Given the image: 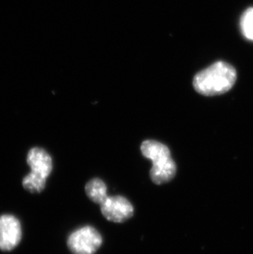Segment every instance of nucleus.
Returning <instances> with one entry per match:
<instances>
[{
  "label": "nucleus",
  "mask_w": 253,
  "mask_h": 254,
  "mask_svg": "<svg viewBox=\"0 0 253 254\" xmlns=\"http://www.w3.org/2000/svg\"><path fill=\"white\" fill-rule=\"evenodd\" d=\"M236 79L235 68L228 63L218 61L195 76L193 86L203 96H218L229 91Z\"/></svg>",
  "instance_id": "1"
},
{
  "label": "nucleus",
  "mask_w": 253,
  "mask_h": 254,
  "mask_svg": "<svg viewBox=\"0 0 253 254\" xmlns=\"http://www.w3.org/2000/svg\"><path fill=\"white\" fill-rule=\"evenodd\" d=\"M240 27L244 36L248 40L253 41V7L244 12L240 21Z\"/></svg>",
  "instance_id": "10"
},
{
  "label": "nucleus",
  "mask_w": 253,
  "mask_h": 254,
  "mask_svg": "<svg viewBox=\"0 0 253 254\" xmlns=\"http://www.w3.org/2000/svg\"><path fill=\"white\" fill-rule=\"evenodd\" d=\"M176 172V164L172 158H170L161 163L152 164L150 177L154 184L160 185L171 181L175 178Z\"/></svg>",
  "instance_id": "7"
},
{
  "label": "nucleus",
  "mask_w": 253,
  "mask_h": 254,
  "mask_svg": "<svg viewBox=\"0 0 253 254\" xmlns=\"http://www.w3.org/2000/svg\"><path fill=\"white\" fill-rule=\"evenodd\" d=\"M86 195L90 200L95 203L101 204L109 196L107 194V186L101 179H92L85 187Z\"/></svg>",
  "instance_id": "8"
},
{
  "label": "nucleus",
  "mask_w": 253,
  "mask_h": 254,
  "mask_svg": "<svg viewBox=\"0 0 253 254\" xmlns=\"http://www.w3.org/2000/svg\"><path fill=\"white\" fill-rule=\"evenodd\" d=\"M27 164L31 173L39 177L47 180L53 170V161L51 155L41 147H33L27 154Z\"/></svg>",
  "instance_id": "5"
},
{
  "label": "nucleus",
  "mask_w": 253,
  "mask_h": 254,
  "mask_svg": "<svg viewBox=\"0 0 253 254\" xmlns=\"http://www.w3.org/2000/svg\"><path fill=\"white\" fill-rule=\"evenodd\" d=\"M46 179L39 177L37 175H33L31 172L26 175L22 180V186L25 190H28L31 192H41L43 191L46 185Z\"/></svg>",
  "instance_id": "9"
},
{
  "label": "nucleus",
  "mask_w": 253,
  "mask_h": 254,
  "mask_svg": "<svg viewBox=\"0 0 253 254\" xmlns=\"http://www.w3.org/2000/svg\"><path fill=\"white\" fill-rule=\"evenodd\" d=\"M22 226L19 220L12 215L0 216V250L11 251L22 240Z\"/></svg>",
  "instance_id": "4"
},
{
  "label": "nucleus",
  "mask_w": 253,
  "mask_h": 254,
  "mask_svg": "<svg viewBox=\"0 0 253 254\" xmlns=\"http://www.w3.org/2000/svg\"><path fill=\"white\" fill-rule=\"evenodd\" d=\"M103 216L108 221L123 223L133 216L134 208L131 202L123 196H109L101 205Z\"/></svg>",
  "instance_id": "3"
},
{
  "label": "nucleus",
  "mask_w": 253,
  "mask_h": 254,
  "mask_svg": "<svg viewBox=\"0 0 253 254\" xmlns=\"http://www.w3.org/2000/svg\"><path fill=\"white\" fill-rule=\"evenodd\" d=\"M102 242V236L98 230L86 226L71 233L67 245L73 254H94L101 248Z\"/></svg>",
  "instance_id": "2"
},
{
  "label": "nucleus",
  "mask_w": 253,
  "mask_h": 254,
  "mask_svg": "<svg viewBox=\"0 0 253 254\" xmlns=\"http://www.w3.org/2000/svg\"><path fill=\"white\" fill-rule=\"evenodd\" d=\"M141 151L152 164L160 163L172 158L170 148L162 142L155 140L144 141L141 145Z\"/></svg>",
  "instance_id": "6"
}]
</instances>
